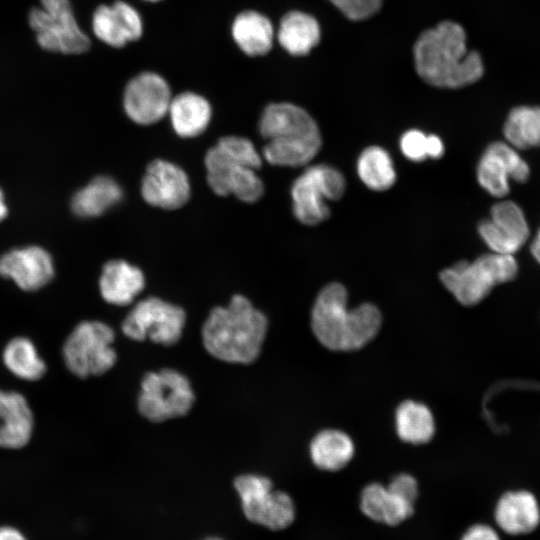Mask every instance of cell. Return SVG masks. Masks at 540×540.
I'll return each mask as SVG.
<instances>
[{
	"label": "cell",
	"instance_id": "cell-1",
	"mask_svg": "<svg viewBox=\"0 0 540 540\" xmlns=\"http://www.w3.org/2000/svg\"><path fill=\"white\" fill-rule=\"evenodd\" d=\"M415 68L429 85L461 88L478 81L484 66L476 51H468L461 25L443 21L421 33L414 46Z\"/></svg>",
	"mask_w": 540,
	"mask_h": 540
},
{
	"label": "cell",
	"instance_id": "cell-2",
	"mask_svg": "<svg viewBox=\"0 0 540 540\" xmlns=\"http://www.w3.org/2000/svg\"><path fill=\"white\" fill-rule=\"evenodd\" d=\"M268 319L243 295H234L226 307L213 308L202 325V343L214 358L250 364L260 355Z\"/></svg>",
	"mask_w": 540,
	"mask_h": 540
},
{
	"label": "cell",
	"instance_id": "cell-3",
	"mask_svg": "<svg viewBox=\"0 0 540 540\" xmlns=\"http://www.w3.org/2000/svg\"><path fill=\"white\" fill-rule=\"evenodd\" d=\"M381 324V312L372 303L349 309L347 290L338 282L321 289L311 312L315 337L323 346L335 351L362 348L377 335Z\"/></svg>",
	"mask_w": 540,
	"mask_h": 540
},
{
	"label": "cell",
	"instance_id": "cell-4",
	"mask_svg": "<svg viewBox=\"0 0 540 540\" xmlns=\"http://www.w3.org/2000/svg\"><path fill=\"white\" fill-rule=\"evenodd\" d=\"M258 128L267 140L263 156L272 165H306L321 148L317 123L303 108L291 103L268 105L262 112Z\"/></svg>",
	"mask_w": 540,
	"mask_h": 540
},
{
	"label": "cell",
	"instance_id": "cell-5",
	"mask_svg": "<svg viewBox=\"0 0 540 540\" xmlns=\"http://www.w3.org/2000/svg\"><path fill=\"white\" fill-rule=\"evenodd\" d=\"M204 162L208 184L217 195L233 194L247 203L262 196L264 185L256 174L262 159L249 139L222 137L207 151Z\"/></svg>",
	"mask_w": 540,
	"mask_h": 540
},
{
	"label": "cell",
	"instance_id": "cell-6",
	"mask_svg": "<svg viewBox=\"0 0 540 540\" xmlns=\"http://www.w3.org/2000/svg\"><path fill=\"white\" fill-rule=\"evenodd\" d=\"M519 272L515 255L488 252L473 261H460L442 270V284L465 306L480 303L491 290L514 280Z\"/></svg>",
	"mask_w": 540,
	"mask_h": 540
},
{
	"label": "cell",
	"instance_id": "cell-7",
	"mask_svg": "<svg viewBox=\"0 0 540 540\" xmlns=\"http://www.w3.org/2000/svg\"><path fill=\"white\" fill-rule=\"evenodd\" d=\"M114 330L101 321H82L67 337L63 346L66 367L79 378L99 376L117 361L113 348Z\"/></svg>",
	"mask_w": 540,
	"mask_h": 540
},
{
	"label": "cell",
	"instance_id": "cell-8",
	"mask_svg": "<svg viewBox=\"0 0 540 540\" xmlns=\"http://www.w3.org/2000/svg\"><path fill=\"white\" fill-rule=\"evenodd\" d=\"M195 401L189 379L172 368L143 375L137 397L139 413L153 423L185 416Z\"/></svg>",
	"mask_w": 540,
	"mask_h": 540
},
{
	"label": "cell",
	"instance_id": "cell-9",
	"mask_svg": "<svg viewBox=\"0 0 540 540\" xmlns=\"http://www.w3.org/2000/svg\"><path fill=\"white\" fill-rule=\"evenodd\" d=\"M345 187V178L338 169L325 164L308 167L291 187L294 216L304 225L320 224L330 216L326 201L339 200Z\"/></svg>",
	"mask_w": 540,
	"mask_h": 540
},
{
	"label": "cell",
	"instance_id": "cell-10",
	"mask_svg": "<svg viewBox=\"0 0 540 540\" xmlns=\"http://www.w3.org/2000/svg\"><path fill=\"white\" fill-rule=\"evenodd\" d=\"M31 9L29 24L39 45L48 51L79 54L87 51L90 40L78 26L69 0H40Z\"/></svg>",
	"mask_w": 540,
	"mask_h": 540
},
{
	"label": "cell",
	"instance_id": "cell-11",
	"mask_svg": "<svg viewBox=\"0 0 540 540\" xmlns=\"http://www.w3.org/2000/svg\"><path fill=\"white\" fill-rule=\"evenodd\" d=\"M186 322L185 311L157 297H148L138 303L124 318L123 334L135 341H150L171 346L176 344Z\"/></svg>",
	"mask_w": 540,
	"mask_h": 540
},
{
	"label": "cell",
	"instance_id": "cell-12",
	"mask_svg": "<svg viewBox=\"0 0 540 540\" xmlns=\"http://www.w3.org/2000/svg\"><path fill=\"white\" fill-rule=\"evenodd\" d=\"M529 177L528 163L519 150L506 141L490 143L476 167V178L480 187L498 199L509 194L510 181L525 183Z\"/></svg>",
	"mask_w": 540,
	"mask_h": 540
},
{
	"label": "cell",
	"instance_id": "cell-13",
	"mask_svg": "<svg viewBox=\"0 0 540 540\" xmlns=\"http://www.w3.org/2000/svg\"><path fill=\"white\" fill-rule=\"evenodd\" d=\"M478 233L490 252L515 255L529 240L530 227L521 206L503 198L478 224Z\"/></svg>",
	"mask_w": 540,
	"mask_h": 540
},
{
	"label": "cell",
	"instance_id": "cell-14",
	"mask_svg": "<svg viewBox=\"0 0 540 540\" xmlns=\"http://www.w3.org/2000/svg\"><path fill=\"white\" fill-rule=\"evenodd\" d=\"M171 100L169 85L162 76L154 72H142L128 82L123 106L133 122L150 125L168 113Z\"/></svg>",
	"mask_w": 540,
	"mask_h": 540
},
{
	"label": "cell",
	"instance_id": "cell-15",
	"mask_svg": "<svg viewBox=\"0 0 540 540\" xmlns=\"http://www.w3.org/2000/svg\"><path fill=\"white\" fill-rule=\"evenodd\" d=\"M492 523L502 535L525 536L540 526V501L526 487L509 488L501 492L492 508Z\"/></svg>",
	"mask_w": 540,
	"mask_h": 540
},
{
	"label": "cell",
	"instance_id": "cell-16",
	"mask_svg": "<svg viewBox=\"0 0 540 540\" xmlns=\"http://www.w3.org/2000/svg\"><path fill=\"white\" fill-rule=\"evenodd\" d=\"M190 192L189 179L177 165L157 159L147 166L141 194L148 204L167 210L178 209L188 201Z\"/></svg>",
	"mask_w": 540,
	"mask_h": 540
},
{
	"label": "cell",
	"instance_id": "cell-17",
	"mask_svg": "<svg viewBox=\"0 0 540 540\" xmlns=\"http://www.w3.org/2000/svg\"><path fill=\"white\" fill-rule=\"evenodd\" d=\"M0 275L13 280L24 291L38 290L53 278V261L38 246L14 249L0 257Z\"/></svg>",
	"mask_w": 540,
	"mask_h": 540
},
{
	"label": "cell",
	"instance_id": "cell-18",
	"mask_svg": "<svg viewBox=\"0 0 540 540\" xmlns=\"http://www.w3.org/2000/svg\"><path fill=\"white\" fill-rule=\"evenodd\" d=\"M95 36L105 44L120 48L138 40L143 33V22L138 11L124 1L99 6L92 18Z\"/></svg>",
	"mask_w": 540,
	"mask_h": 540
},
{
	"label": "cell",
	"instance_id": "cell-19",
	"mask_svg": "<svg viewBox=\"0 0 540 540\" xmlns=\"http://www.w3.org/2000/svg\"><path fill=\"white\" fill-rule=\"evenodd\" d=\"M33 415L23 395L0 390V447L19 449L30 440Z\"/></svg>",
	"mask_w": 540,
	"mask_h": 540
},
{
	"label": "cell",
	"instance_id": "cell-20",
	"mask_svg": "<svg viewBox=\"0 0 540 540\" xmlns=\"http://www.w3.org/2000/svg\"><path fill=\"white\" fill-rule=\"evenodd\" d=\"M144 286L145 278L142 271L123 260L107 262L99 279L102 298L118 306L130 304Z\"/></svg>",
	"mask_w": 540,
	"mask_h": 540
},
{
	"label": "cell",
	"instance_id": "cell-21",
	"mask_svg": "<svg viewBox=\"0 0 540 540\" xmlns=\"http://www.w3.org/2000/svg\"><path fill=\"white\" fill-rule=\"evenodd\" d=\"M360 509L375 522L395 526L414 513V504L393 493L387 486L374 482L362 490Z\"/></svg>",
	"mask_w": 540,
	"mask_h": 540
},
{
	"label": "cell",
	"instance_id": "cell-22",
	"mask_svg": "<svg viewBox=\"0 0 540 540\" xmlns=\"http://www.w3.org/2000/svg\"><path fill=\"white\" fill-rule=\"evenodd\" d=\"M246 518L271 530L289 527L295 519V505L284 491L272 489L260 498L241 502Z\"/></svg>",
	"mask_w": 540,
	"mask_h": 540
},
{
	"label": "cell",
	"instance_id": "cell-23",
	"mask_svg": "<svg viewBox=\"0 0 540 540\" xmlns=\"http://www.w3.org/2000/svg\"><path fill=\"white\" fill-rule=\"evenodd\" d=\"M174 131L181 137L200 135L211 119V106L201 95L183 92L172 98L168 109Z\"/></svg>",
	"mask_w": 540,
	"mask_h": 540
},
{
	"label": "cell",
	"instance_id": "cell-24",
	"mask_svg": "<svg viewBox=\"0 0 540 540\" xmlns=\"http://www.w3.org/2000/svg\"><path fill=\"white\" fill-rule=\"evenodd\" d=\"M231 32L234 41L246 55L262 56L272 48V23L257 11L245 10L239 13L233 20Z\"/></svg>",
	"mask_w": 540,
	"mask_h": 540
},
{
	"label": "cell",
	"instance_id": "cell-25",
	"mask_svg": "<svg viewBox=\"0 0 540 540\" xmlns=\"http://www.w3.org/2000/svg\"><path fill=\"white\" fill-rule=\"evenodd\" d=\"M354 450L350 436L336 429L320 431L309 447L313 464L325 471H338L345 467L353 458Z\"/></svg>",
	"mask_w": 540,
	"mask_h": 540
},
{
	"label": "cell",
	"instance_id": "cell-26",
	"mask_svg": "<svg viewBox=\"0 0 540 540\" xmlns=\"http://www.w3.org/2000/svg\"><path fill=\"white\" fill-rule=\"evenodd\" d=\"M320 34L319 24L313 16L290 11L280 21L277 38L288 53L301 56L318 44Z\"/></svg>",
	"mask_w": 540,
	"mask_h": 540
},
{
	"label": "cell",
	"instance_id": "cell-27",
	"mask_svg": "<svg viewBox=\"0 0 540 540\" xmlns=\"http://www.w3.org/2000/svg\"><path fill=\"white\" fill-rule=\"evenodd\" d=\"M123 191L119 184L108 176L95 177L72 199V210L80 217H96L122 199Z\"/></svg>",
	"mask_w": 540,
	"mask_h": 540
},
{
	"label": "cell",
	"instance_id": "cell-28",
	"mask_svg": "<svg viewBox=\"0 0 540 540\" xmlns=\"http://www.w3.org/2000/svg\"><path fill=\"white\" fill-rule=\"evenodd\" d=\"M395 428L401 440L411 444H424L434 435L435 421L431 410L425 404L406 400L396 409Z\"/></svg>",
	"mask_w": 540,
	"mask_h": 540
},
{
	"label": "cell",
	"instance_id": "cell-29",
	"mask_svg": "<svg viewBox=\"0 0 540 540\" xmlns=\"http://www.w3.org/2000/svg\"><path fill=\"white\" fill-rule=\"evenodd\" d=\"M505 141L521 150L540 147V107L516 106L503 125Z\"/></svg>",
	"mask_w": 540,
	"mask_h": 540
},
{
	"label": "cell",
	"instance_id": "cell-30",
	"mask_svg": "<svg viewBox=\"0 0 540 540\" xmlns=\"http://www.w3.org/2000/svg\"><path fill=\"white\" fill-rule=\"evenodd\" d=\"M356 168L362 183L373 191H385L395 183L393 160L380 146L364 149L359 155Z\"/></svg>",
	"mask_w": 540,
	"mask_h": 540
},
{
	"label": "cell",
	"instance_id": "cell-31",
	"mask_svg": "<svg viewBox=\"0 0 540 540\" xmlns=\"http://www.w3.org/2000/svg\"><path fill=\"white\" fill-rule=\"evenodd\" d=\"M3 362L13 375L27 381L38 380L46 372V365L35 345L25 337H16L7 343Z\"/></svg>",
	"mask_w": 540,
	"mask_h": 540
},
{
	"label": "cell",
	"instance_id": "cell-32",
	"mask_svg": "<svg viewBox=\"0 0 540 540\" xmlns=\"http://www.w3.org/2000/svg\"><path fill=\"white\" fill-rule=\"evenodd\" d=\"M400 149L407 159L415 162L427 158L439 159L445 151L440 137L427 135L418 129H410L401 136Z\"/></svg>",
	"mask_w": 540,
	"mask_h": 540
},
{
	"label": "cell",
	"instance_id": "cell-33",
	"mask_svg": "<svg viewBox=\"0 0 540 540\" xmlns=\"http://www.w3.org/2000/svg\"><path fill=\"white\" fill-rule=\"evenodd\" d=\"M234 487L241 502L259 498L273 489L269 478L256 474H242L234 479Z\"/></svg>",
	"mask_w": 540,
	"mask_h": 540
},
{
	"label": "cell",
	"instance_id": "cell-34",
	"mask_svg": "<svg viewBox=\"0 0 540 540\" xmlns=\"http://www.w3.org/2000/svg\"><path fill=\"white\" fill-rule=\"evenodd\" d=\"M347 18L363 20L374 15L381 7L382 0H329Z\"/></svg>",
	"mask_w": 540,
	"mask_h": 540
},
{
	"label": "cell",
	"instance_id": "cell-35",
	"mask_svg": "<svg viewBox=\"0 0 540 540\" xmlns=\"http://www.w3.org/2000/svg\"><path fill=\"white\" fill-rule=\"evenodd\" d=\"M387 487L403 499L415 503L418 496V485L416 479L407 473L396 475Z\"/></svg>",
	"mask_w": 540,
	"mask_h": 540
},
{
	"label": "cell",
	"instance_id": "cell-36",
	"mask_svg": "<svg viewBox=\"0 0 540 540\" xmlns=\"http://www.w3.org/2000/svg\"><path fill=\"white\" fill-rule=\"evenodd\" d=\"M460 540H503V535L487 521H476L467 526Z\"/></svg>",
	"mask_w": 540,
	"mask_h": 540
},
{
	"label": "cell",
	"instance_id": "cell-37",
	"mask_svg": "<svg viewBox=\"0 0 540 540\" xmlns=\"http://www.w3.org/2000/svg\"><path fill=\"white\" fill-rule=\"evenodd\" d=\"M0 540H26V538L15 528L0 527Z\"/></svg>",
	"mask_w": 540,
	"mask_h": 540
},
{
	"label": "cell",
	"instance_id": "cell-38",
	"mask_svg": "<svg viewBox=\"0 0 540 540\" xmlns=\"http://www.w3.org/2000/svg\"><path fill=\"white\" fill-rule=\"evenodd\" d=\"M530 253L534 260L540 265V227L530 243Z\"/></svg>",
	"mask_w": 540,
	"mask_h": 540
},
{
	"label": "cell",
	"instance_id": "cell-39",
	"mask_svg": "<svg viewBox=\"0 0 540 540\" xmlns=\"http://www.w3.org/2000/svg\"><path fill=\"white\" fill-rule=\"evenodd\" d=\"M7 215V206L4 202V195L2 190L0 189V221L5 218Z\"/></svg>",
	"mask_w": 540,
	"mask_h": 540
},
{
	"label": "cell",
	"instance_id": "cell-40",
	"mask_svg": "<svg viewBox=\"0 0 540 540\" xmlns=\"http://www.w3.org/2000/svg\"><path fill=\"white\" fill-rule=\"evenodd\" d=\"M206 540H222V539H220V538H218V537H211V538H208V539H206Z\"/></svg>",
	"mask_w": 540,
	"mask_h": 540
},
{
	"label": "cell",
	"instance_id": "cell-41",
	"mask_svg": "<svg viewBox=\"0 0 540 540\" xmlns=\"http://www.w3.org/2000/svg\"><path fill=\"white\" fill-rule=\"evenodd\" d=\"M146 1L157 2V1H161V0H146Z\"/></svg>",
	"mask_w": 540,
	"mask_h": 540
}]
</instances>
